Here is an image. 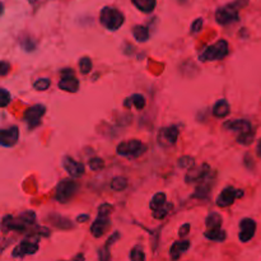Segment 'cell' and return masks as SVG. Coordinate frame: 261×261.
<instances>
[{
    "mask_svg": "<svg viewBox=\"0 0 261 261\" xmlns=\"http://www.w3.org/2000/svg\"><path fill=\"white\" fill-rule=\"evenodd\" d=\"M0 66H2V70H0V76L2 77H6L7 74L11 71V65H9L7 61H4V60L2 61V63H0Z\"/></svg>",
    "mask_w": 261,
    "mask_h": 261,
    "instance_id": "74e56055",
    "label": "cell"
},
{
    "mask_svg": "<svg viewBox=\"0 0 261 261\" xmlns=\"http://www.w3.org/2000/svg\"><path fill=\"white\" fill-rule=\"evenodd\" d=\"M248 2H250V0H235V4L241 9V8H245V7H247Z\"/></svg>",
    "mask_w": 261,
    "mask_h": 261,
    "instance_id": "60d3db41",
    "label": "cell"
},
{
    "mask_svg": "<svg viewBox=\"0 0 261 261\" xmlns=\"http://www.w3.org/2000/svg\"><path fill=\"white\" fill-rule=\"evenodd\" d=\"M99 22L107 31H118L125 23V16L114 7H104L99 13Z\"/></svg>",
    "mask_w": 261,
    "mask_h": 261,
    "instance_id": "5b68a950",
    "label": "cell"
},
{
    "mask_svg": "<svg viewBox=\"0 0 261 261\" xmlns=\"http://www.w3.org/2000/svg\"><path fill=\"white\" fill-rule=\"evenodd\" d=\"M204 237L215 242H225L227 240V232L222 228L219 230H206L204 232Z\"/></svg>",
    "mask_w": 261,
    "mask_h": 261,
    "instance_id": "4316f807",
    "label": "cell"
},
{
    "mask_svg": "<svg viewBox=\"0 0 261 261\" xmlns=\"http://www.w3.org/2000/svg\"><path fill=\"white\" fill-rule=\"evenodd\" d=\"M78 64H79V70H81L82 74L87 76L88 73H91L92 66H93L91 58H88V56H83V58L79 60Z\"/></svg>",
    "mask_w": 261,
    "mask_h": 261,
    "instance_id": "1f68e13d",
    "label": "cell"
},
{
    "mask_svg": "<svg viewBox=\"0 0 261 261\" xmlns=\"http://www.w3.org/2000/svg\"><path fill=\"white\" fill-rule=\"evenodd\" d=\"M146 152V145L143 141L138 140V139H130L128 141H121L118 146H116V153L120 157H125L129 160H134L138 158L141 154Z\"/></svg>",
    "mask_w": 261,
    "mask_h": 261,
    "instance_id": "52a82bcc",
    "label": "cell"
},
{
    "mask_svg": "<svg viewBox=\"0 0 261 261\" xmlns=\"http://www.w3.org/2000/svg\"><path fill=\"white\" fill-rule=\"evenodd\" d=\"M256 153H257V156L261 158V139H260V140H258V143H257V148H256Z\"/></svg>",
    "mask_w": 261,
    "mask_h": 261,
    "instance_id": "7bdbcfd3",
    "label": "cell"
},
{
    "mask_svg": "<svg viewBox=\"0 0 261 261\" xmlns=\"http://www.w3.org/2000/svg\"><path fill=\"white\" fill-rule=\"evenodd\" d=\"M245 195V191L242 189H236L233 186H227L222 190V193L218 195L215 204L219 208H228V206L232 205L237 199L242 198Z\"/></svg>",
    "mask_w": 261,
    "mask_h": 261,
    "instance_id": "8fae6325",
    "label": "cell"
},
{
    "mask_svg": "<svg viewBox=\"0 0 261 261\" xmlns=\"http://www.w3.org/2000/svg\"><path fill=\"white\" fill-rule=\"evenodd\" d=\"M12 101V94L11 92L7 91L6 88H2V102H0V106L2 107H7Z\"/></svg>",
    "mask_w": 261,
    "mask_h": 261,
    "instance_id": "8d00e7d4",
    "label": "cell"
},
{
    "mask_svg": "<svg viewBox=\"0 0 261 261\" xmlns=\"http://www.w3.org/2000/svg\"><path fill=\"white\" fill-rule=\"evenodd\" d=\"M210 172H212V168H210L208 163H203V165L198 166V167L193 166V167L188 170V173L185 176V182L189 183V185L198 183L201 180H204Z\"/></svg>",
    "mask_w": 261,
    "mask_h": 261,
    "instance_id": "9a60e30c",
    "label": "cell"
},
{
    "mask_svg": "<svg viewBox=\"0 0 261 261\" xmlns=\"http://www.w3.org/2000/svg\"><path fill=\"white\" fill-rule=\"evenodd\" d=\"M59 88L68 93H76L79 91V81L74 76V70L66 68L61 70V79L58 84Z\"/></svg>",
    "mask_w": 261,
    "mask_h": 261,
    "instance_id": "5bb4252c",
    "label": "cell"
},
{
    "mask_svg": "<svg viewBox=\"0 0 261 261\" xmlns=\"http://www.w3.org/2000/svg\"><path fill=\"white\" fill-rule=\"evenodd\" d=\"M256 232V222L251 218H243L240 222V233H238V238L242 243L248 242L252 240Z\"/></svg>",
    "mask_w": 261,
    "mask_h": 261,
    "instance_id": "ac0fdd59",
    "label": "cell"
},
{
    "mask_svg": "<svg viewBox=\"0 0 261 261\" xmlns=\"http://www.w3.org/2000/svg\"><path fill=\"white\" fill-rule=\"evenodd\" d=\"M230 54V44L226 40H218L215 44L210 45L199 54L200 63H209V61H218L227 58Z\"/></svg>",
    "mask_w": 261,
    "mask_h": 261,
    "instance_id": "277c9868",
    "label": "cell"
},
{
    "mask_svg": "<svg viewBox=\"0 0 261 261\" xmlns=\"http://www.w3.org/2000/svg\"><path fill=\"white\" fill-rule=\"evenodd\" d=\"M46 114V106L45 104H34L27 108L23 114V120L26 123L28 130H34L37 126L41 125L42 118Z\"/></svg>",
    "mask_w": 261,
    "mask_h": 261,
    "instance_id": "30bf717a",
    "label": "cell"
},
{
    "mask_svg": "<svg viewBox=\"0 0 261 261\" xmlns=\"http://www.w3.org/2000/svg\"><path fill=\"white\" fill-rule=\"evenodd\" d=\"M215 178H217V172L212 170V172L209 173L204 180L196 183L195 193L193 194V198L199 199V200H206L209 198V195H210V191H212L213 186H214Z\"/></svg>",
    "mask_w": 261,
    "mask_h": 261,
    "instance_id": "7c38bea8",
    "label": "cell"
},
{
    "mask_svg": "<svg viewBox=\"0 0 261 261\" xmlns=\"http://www.w3.org/2000/svg\"><path fill=\"white\" fill-rule=\"evenodd\" d=\"M133 36L135 39V41L140 42V44L149 41V39H151L149 29L145 26H140V24H138V26H135L133 28Z\"/></svg>",
    "mask_w": 261,
    "mask_h": 261,
    "instance_id": "83f0119b",
    "label": "cell"
},
{
    "mask_svg": "<svg viewBox=\"0 0 261 261\" xmlns=\"http://www.w3.org/2000/svg\"><path fill=\"white\" fill-rule=\"evenodd\" d=\"M145 103H146L145 97L140 93H134L133 96L128 97V98L124 101V106H125L126 108H130L131 106H134V107L139 111H141L144 107H145Z\"/></svg>",
    "mask_w": 261,
    "mask_h": 261,
    "instance_id": "cb8c5ba5",
    "label": "cell"
},
{
    "mask_svg": "<svg viewBox=\"0 0 261 261\" xmlns=\"http://www.w3.org/2000/svg\"><path fill=\"white\" fill-rule=\"evenodd\" d=\"M178 135H180V130H178L177 126H165L158 133V143L163 148H170V146L175 145L177 143Z\"/></svg>",
    "mask_w": 261,
    "mask_h": 261,
    "instance_id": "4fadbf2b",
    "label": "cell"
},
{
    "mask_svg": "<svg viewBox=\"0 0 261 261\" xmlns=\"http://www.w3.org/2000/svg\"><path fill=\"white\" fill-rule=\"evenodd\" d=\"M223 128L226 130L235 131L237 133V136H236V141L241 145H250V144L253 143L255 140V129L252 128V124L248 120H245V119H238V120H232L225 123Z\"/></svg>",
    "mask_w": 261,
    "mask_h": 261,
    "instance_id": "7a4b0ae2",
    "label": "cell"
},
{
    "mask_svg": "<svg viewBox=\"0 0 261 261\" xmlns=\"http://www.w3.org/2000/svg\"><path fill=\"white\" fill-rule=\"evenodd\" d=\"M149 208H151L152 214L156 219H165L170 214L171 209L173 208V204L167 203V195L163 191H158L152 196Z\"/></svg>",
    "mask_w": 261,
    "mask_h": 261,
    "instance_id": "8992f818",
    "label": "cell"
},
{
    "mask_svg": "<svg viewBox=\"0 0 261 261\" xmlns=\"http://www.w3.org/2000/svg\"><path fill=\"white\" fill-rule=\"evenodd\" d=\"M129 182L128 178L123 177V176H118V177H114L111 181V189L115 191H124L128 188Z\"/></svg>",
    "mask_w": 261,
    "mask_h": 261,
    "instance_id": "f546056e",
    "label": "cell"
},
{
    "mask_svg": "<svg viewBox=\"0 0 261 261\" xmlns=\"http://www.w3.org/2000/svg\"><path fill=\"white\" fill-rule=\"evenodd\" d=\"M129 258L133 261H144L145 260V252H144L143 246L136 245L131 248L130 255H129Z\"/></svg>",
    "mask_w": 261,
    "mask_h": 261,
    "instance_id": "4dcf8cb0",
    "label": "cell"
},
{
    "mask_svg": "<svg viewBox=\"0 0 261 261\" xmlns=\"http://www.w3.org/2000/svg\"><path fill=\"white\" fill-rule=\"evenodd\" d=\"M114 210V206L108 203H103L98 206V214L91 226V233L93 237L99 238L110 228V215Z\"/></svg>",
    "mask_w": 261,
    "mask_h": 261,
    "instance_id": "3957f363",
    "label": "cell"
},
{
    "mask_svg": "<svg viewBox=\"0 0 261 261\" xmlns=\"http://www.w3.org/2000/svg\"><path fill=\"white\" fill-rule=\"evenodd\" d=\"M88 166L92 171H101L104 167V161L98 157H94V158L89 160Z\"/></svg>",
    "mask_w": 261,
    "mask_h": 261,
    "instance_id": "e575fe53",
    "label": "cell"
},
{
    "mask_svg": "<svg viewBox=\"0 0 261 261\" xmlns=\"http://www.w3.org/2000/svg\"><path fill=\"white\" fill-rule=\"evenodd\" d=\"M131 3L135 6V8L138 11L143 12V13L149 14L153 13V11L156 9L157 0H131Z\"/></svg>",
    "mask_w": 261,
    "mask_h": 261,
    "instance_id": "d4e9b609",
    "label": "cell"
},
{
    "mask_svg": "<svg viewBox=\"0 0 261 261\" xmlns=\"http://www.w3.org/2000/svg\"><path fill=\"white\" fill-rule=\"evenodd\" d=\"M78 183H77L76 180H73V177L64 178V180L59 181L55 189L56 201L60 204L69 203L76 196V194L78 193Z\"/></svg>",
    "mask_w": 261,
    "mask_h": 261,
    "instance_id": "ba28073f",
    "label": "cell"
},
{
    "mask_svg": "<svg viewBox=\"0 0 261 261\" xmlns=\"http://www.w3.org/2000/svg\"><path fill=\"white\" fill-rule=\"evenodd\" d=\"M39 251V243L36 241L24 240L19 242L12 251V256L14 258H23L28 255H34Z\"/></svg>",
    "mask_w": 261,
    "mask_h": 261,
    "instance_id": "2e32d148",
    "label": "cell"
},
{
    "mask_svg": "<svg viewBox=\"0 0 261 261\" xmlns=\"http://www.w3.org/2000/svg\"><path fill=\"white\" fill-rule=\"evenodd\" d=\"M222 215L217 212L209 213L208 217L205 218L206 230H219L222 228Z\"/></svg>",
    "mask_w": 261,
    "mask_h": 261,
    "instance_id": "484cf974",
    "label": "cell"
},
{
    "mask_svg": "<svg viewBox=\"0 0 261 261\" xmlns=\"http://www.w3.org/2000/svg\"><path fill=\"white\" fill-rule=\"evenodd\" d=\"M34 226H36V213L33 210H26V212L21 213L19 217H13L11 214L4 215L2 219V228H3L4 233L9 232V231L26 233L29 232Z\"/></svg>",
    "mask_w": 261,
    "mask_h": 261,
    "instance_id": "6da1fadb",
    "label": "cell"
},
{
    "mask_svg": "<svg viewBox=\"0 0 261 261\" xmlns=\"http://www.w3.org/2000/svg\"><path fill=\"white\" fill-rule=\"evenodd\" d=\"M77 260V258H82V260H84V256L83 255H78V256H76V257H74Z\"/></svg>",
    "mask_w": 261,
    "mask_h": 261,
    "instance_id": "ee69618b",
    "label": "cell"
},
{
    "mask_svg": "<svg viewBox=\"0 0 261 261\" xmlns=\"http://www.w3.org/2000/svg\"><path fill=\"white\" fill-rule=\"evenodd\" d=\"M204 26V19L203 18H196L195 21L191 23V28H190V33L191 34H196L203 29Z\"/></svg>",
    "mask_w": 261,
    "mask_h": 261,
    "instance_id": "d590c367",
    "label": "cell"
},
{
    "mask_svg": "<svg viewBox=\"0 0 261 261\" xmlns=\"http://www.w3.org/2000/svg\"><path fill=\"white\" fill-rule=\"evenodd\" d=\"M231 114V106L225 98L218 99L213 106V115L217 119H225Z\"/></svg>",
    "mask_w": 261,
    "mask_h": 261,
    "instance_id": "603a6c76",
    "label": "cell"
},
{
    "mask_svg": "<svg viewBox=\"0 0 261 261\" xmlns=\"http://www.w3.org/2000/svg\"><path fill=\"white\" fill-rule=\"evenodd\" d=\"M19 45L26 52H32L36 50V41L31 36H23L19 39Z\"/></svg>",
    "mask_w": 261,
    "mask_h": 261,
    "instance_id": "f1b7e54d",
    "label": "cell"
},
{
    "mask_svg": "<svg viewBox=\"0 0 261 261\" xmlns=\"http://www.w3.org/2000/svg\"><path fill=\"white\" fill-rule=\"evenodd\" d=\"M243 163H245V166L248 168V170H252V168L255 167V165H253L252 158H251L250 154H246V156H245V161H243Z\"/></svg>",
    "mask_w": 261,
    "mask_h": 261,
    "instance_id": "ab89813d",
    "label": "cell"
},
{
    "mask_svg": "<svg viewBox=\"0 0 261 261\" xmlns=\"http://www.w3.org/2000/svg\"><path fill=\"white\" fill-rule=\"evenodd\" d=\"M121 237L120 232H114L113 235L108 237V240L106 241V243H104V246L102 248H99L98 250V258L101 261H107L111 258V253H110V248L111 246L114 245V243H116V241H119V238Z\"/></svg>",
    "mask_w": 261,
    "mask_h": 261,
    "instance_id": "44dd1931",
    "label": "cell"
},
{
    "mask_svg": "<svg viewBox=\"0 0 261 261\" xmlns=\"http://www.w3.org/2000/svg\"><path fill=\"white\" fill-rule=\"evenodd\" d=\"M89 220V215L88 214H81L77 217V222L78 223H86Z\"/></svg>",
    "mask_w": 261,
    "mask_h": 261,
    "instance_id": "b9f144b4",
    "label": "cell"
},
{
    "mask_svg": "<svg viewBox=\"0 0 261 261\" xmlns=\"http://www.w3.org/2000/svg\"><path fill=\"white\" fill-rule=\"evenodd\" d=\"M50 84H51V81L49 78H39L33 83V88L39 92H44L50 88Z\"/></svg>",
    "mask_w": 261,
    "mask_h": 261,
    "instance_id": "836d02e7",
    "label": "cell"
},
{
    "mask_svg": "<svg viewBox=\"0 0 261 261\" xmlns=\"http://www.w3.org/2000/svg\"><path fill=\"white\" fill-rule=\"evenodd\" d=\"M215 21L218 24L225 27L236 23V22L240 21V8L236 6L235 2L220 7L215 12Z\"/></svg>",
    "mask_w": 261,
    "mask_h": 261,
    "instance_id": "9c48e42d",
    "label": "cell"
},
{
    "mask_svg": "<svg viewBox=\"0 0 261 261\" xmlns=\"http://www.w3.org/2000/svg\"><path fill=\"white\" fill-rule=\"evenodd\" d=\"M61 165H63L64 170L69 173V176L73 178L82 177V176L86 173L83 163L78 162V161H76L74 158H71V157H68V156L64 157L63 163H61Z\"/></svg>",
    "mask_w": 261,
    "mask_h": 261,
    "instance_id": "d6986e66",
    "label": "cell"
},
{
    "mask_svg": "<svg viewBox=\"0 0 261 261\" xmlns=\"http://www.w3.org/2000/svg\"><path fill=\"white\" fill-rule=\"evenodd\" d=\"M47 220H49L54 227L58 228V230L69 231L76 228V225H74L69 218L63 217V215L60 214H50L49 217H47Z\"/></svg>",
    "mask_w": 261,
    "mask_h": 261,
    "instance_id": "ffe728a7",
    "label": "cell"
},
{
    "mask_svg": "<svg viewBox=\"0 0 261 261\" xmlns=\"http://www.w3.org/2000/svg\"><path fill=\"white\" fill-rule=\"evenodd\" d=\"M177 166L180 168H183V170H189L193 166H195V160L190 156H183L177 161Z\"/></svg>",
    "mask_w": 261,
    "mask_h": 261,
    "instance_id": "d6a6232c",
    "label": "cell"
},
{
    "mask_svg": "<svg viewBox=\"0 0 261 261\" xmlns=\"http://www.w3.org/2000/svg\"><path fill=\"white\" fill-rule=\"evenodd\" d=\"M191 243L189 240H180L173 242V245L170 248V257L172 260H178V258L182 256V253H185L186 251L190 248Z\"/></svg>",
    "mask_w": 261,
    "mask_h": 261,
    "instance_id": "7402d4cb",
    "label": "cell"
},
{
    "mask_svg": "<svg viewBox=\"0 0 261 261\" xmlns=\"http://www.w3.org/2000/svg\"><path fill=\"white\" fill-rule=\"evenodd\" d=\"M19 139V129L18 126L13 125L9 128L2 129L0 131V144L6 148H12L18 143Z\"/></svg>",
    "mask_w": 261,
    "mask_h": 261,
    "instance_id": "e0dca14e",
    "label": "cell"
},
{
    "mask_svg": "<svg viewBox=\"0 0 261 261\" xmlns=\"http://www.w3.org/2000/svg\"><path fill=\"white\" fill-rule=\"evenodd\" d=\"M189 231H190V223H185L183 226H181L180 230H178V236L181 238L185 237V236L189 235Z\"/></svg>",
    "mask_w": 261,
    "mask_h": 261,
    "instance_id": "f35d334b",
    "label": "cell"
}]
</instances>
